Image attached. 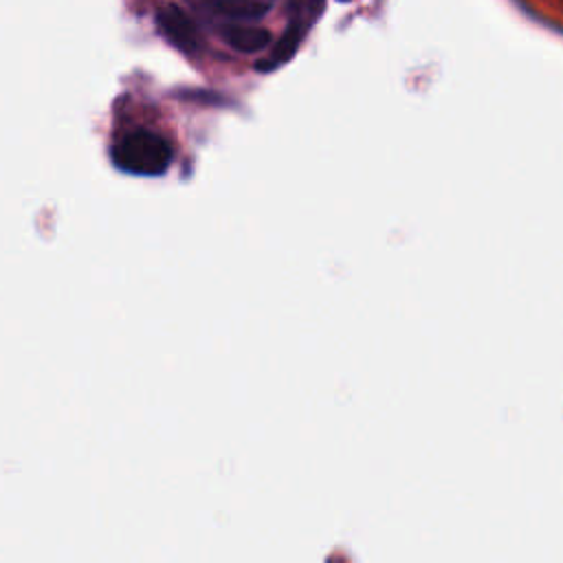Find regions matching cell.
<instances>
[{"label": "cell", "instance_id": "6da1fadb", "mask_svg": "<svg viewBox=\"0 0 563 563\" xmlns=\"http://www.w3.org/2000/svg\"><path fill=\"white\" fill-rule=\"evenodd\" d=\"M110 156L114 165L125 172L156 176L169 167L174 150L163 134L147 128H136L112 143Z\"/></svg>", "mask_w": 563, "mask_h": 563}, {"label": "cell", "instance_id": "7a4b0ae2", "mask_svg": "<svg viewBox=\"0 0 563 563\" xmlns=\"http://www.w3.org/2000/svg\"><path fill=\"white\" fill-rule=\"evenodd\" d=\"M156 22L161 26V31L165 33V37L187 51V53H194L200 48V40H198V31L189 18V13L178 7V4H165L161 7V11L156 13Z\"/></svg>", "mask_w": 563, "mask_h": 563}, {"label": "cell", "instance_id": "3957f363", "mask_svg": "<svg viewBox=\"0 0 563 563\" xmlns=\"http://www.w3.org/2000/svg\"><path fill=\"white\" fill-rule=\"evenodd\" d=\"M222 35L227 44L240 53H257L271 42V31L249 22H233L222 26Z\"/></svg>", "mask_w": 563, "mask_h": 563}, {"label": "cell", "instance_id": "277c9868", "mask_svg": "<svg viewBox=\"0 0 563 563\" xmlns=\"http://www.w3.org/2000/svg\"><path fill=\"white\" fill-rule=\"evenodd\" d=\"M200 9L209 11V13H216L220 18H231V20H257V18H264L273 4H266V2H202L198 4Z\"/></svg>", "mask_w": 563, "mask_h": 563}]
</instances>
